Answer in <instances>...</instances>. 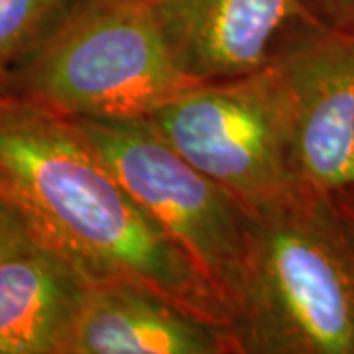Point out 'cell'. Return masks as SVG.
Wrapping results in <instances>:
<instances>
[{
	"label": "cell",
	"mask_w": 354,
	"mask_h": 354,
	"mask_svg": "<svg viewBox=\"0 0 354 354\" xmlns=\"http://www.w3.org/2000/svg\"><path fill=\"white\" fill-rule=\"evenodd\" d=\"M87 283L36 248L0 260V354H62Z\"/></svg>",
	"instance_id": "9"
},
{
	"label": "cell",
	"mask_w": 354,
	"mask_h": 354,
	"mask_svg": "<svg viewBox=\"0 0 354 354\" xmlns=\"http://www.w3.org/2000/svg\"><path fill=\"white\" fill-rule=\"evenodd\" d=\"M62 354H242L234 330L130 283L87 286Z\"/></svg>",
	"instance_id": "8"
},
{
	"label": "cell",
	"mask_w": 354,
	"mask_h": 354,
	"mask_svg": "<svg viewBox=\"0 0 354 354\" xmlns=\"http://www.w3.org/2000/svg\"><path fill=\"white\" fill-rule=\"evenodd\" d=\"M71 120L215 290L236 333L248 278L252 215L146 120Z\"/></svg>",
	"instance_id": "5"
},
{
	"label": "cell",
	"mask_w": 354,
	"mask_h": 354,
	"mask_svg": "<svg viewBox=\"0 0 354 354\" xmlns=\"http://www.w3.org/2000/svg\"><path fill=\"white\" fill-rule=\"evenodd\" d=\"M304 191L354 187V34L319 26L279 62Z\"/></svg>",
	"instance_id": "7"
},
{
	"label": "cell",
	"mask_w": 354,
	"mask_h": 354,
	"mask_svg": "<svg viewBox=\"0 0 354 354\" xmlns=\"http://www.w3.org/2000/svg\"><path fill=\"white\" fill-rule=\"evenodd\" d=\"M242 354H354V232L333 195L252 216Z\"/></svg>",
	"instance_id": "2"
},
{
	"label": "cell",
	"mask_w": 354,
	"mask_h": 354,
	"mask_svg": "<svg viewBox=\"0 0 354 354\" xmlns=\"http://www.w3.org/2000/svg\"><path fill=\"white\" fill-rule=\"evenodd\" d=\"M195 85L150 0H71L4 93L67 118L146 120Z\"/></svg>",
	"instance_id": "3"
},
{
	"label": "cell",
	"mask_w": 354,
	"mask_h": 354,
	"mask_svg": "<svg viewBox=\"0 0 354 354\" xmlns=\"http://www.w3.org/2000/svg\"><path fill=\"white\" fill-rule=\"evenodd\" d=\"M39 248L22 216L10 205L0 201V260Z\"/></svg>",
	"instance_id": "11"
},
{
	"label": "cell",
	"mask_w": 354,
	"mask_h": 354,
	"mask_svg": "<svg viewBox=\"0 0 354 354\" xmlns=\"http://www.w3.org/2000/svg\"><path fill=\"white\" fill-rule=\"evenodd\" d=\"M305 4L325 26L354 34V0H305Z\"/></svg>",
	"instance_id": "12"
},
{
	"label": "cell",
	"mask_w": 354,
	"mask_h": 354,
	"mask_svg": "<svg viewBox=\"0 0 354 354\" xmlns=\"http://www.w3.org/2000/svg\"><path fill=\"white\" fill-rule=\"evenodd\" d=\"M179 69L199 83L281 62L323 22L305 0H150Z\"/></svg>",
	"instance_id": "6"
},
{
	"label": "cell",
	"mask_w": 354,
	"mask_h": 354,
	"mask_svg": "<svg viewBox=\"0 0 354 354\" xmlns=\"http://www.w3.org/2000/svg\"><path fill=\"white\" fill-rule=\"evenodd\" d=\"M71 0H0V93Z\"/></svg>",
	"instance_id": "10"
},
{
	"label": "cell",
	"mask_w": 354,
	"mask_h": 354,
	"mask_svg": "<svg viewBox=\"0 0 354 354\" xmlns=\"http://www.w3.org/2000/svg\"><path fill=\"white\" fill-rule=\"evenodd\" d=\"M0 201L87 286H138L234 330L215 290L75 122L8 93L0 95Z\"/></svg>",
	"instance_id": "1"
},
{
	"label": "cell",
	"mask_w": 354,
	"mask_h": 354,
	"mask_svg": "<svg viewBox=\"0 0 354 354\" xmlns=\"http://www.w3.org/2000/svg\"><path fill=\"white\" fill-rule=\"evenodd\" d=\"M333 199H335L337 207H339V211H341L342 216H344L346 225H348L351 230L354 232V187L335 193V195H333Z\"/></svg>",
	"instance_id": "13"
},
{
	"label": "cell",
	"mask_w": 354,
	"mask_h": 354,
	"mask_svg": "<svg viewBox=\"0 0 354 354\" xmlns=\"http://www.w3.org/2000/svg\"><path fill=\"white\" fill-rule=\"evenodd\" d=\"M146 122L252 216L301 193L293 156L290 91L281 64L199 83Z\"/></svg>",
	"instance_id": "4"
}]
</instances>
